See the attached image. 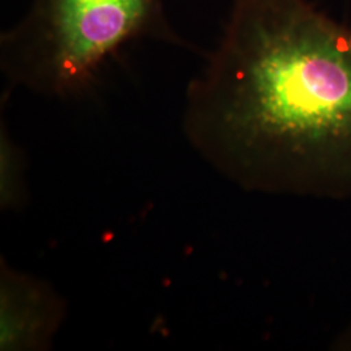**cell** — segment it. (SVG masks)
<instances>
[{
    "instance_id": "6da1fadb",
    "label": "cell",
    "mask_w": 351,
    "mask_h": 351,
    "mask_svg": "<svg viewBox=\"0 0 351 351\" xmlns=\"http://www.w3.org/2000/svg\"><path fill=\"white\" fill-rule=\"evenodd\" d=\"M184 130L246 191L351 201V26L310 0H233Z\"/></svg>"
},
{
    "instance_id": "7a4b0ae2",
    "label": "cell",
    "mask_w": 351,
    "mask_h": 351,
    "mask_svg": "<svg viewBox=\"0 0 351 351\" xmlns=\"http://www.w3.org/2000/svg\"><path fill=\"white\" fill-rule=\"evenodd\" d=\"M146 38L186 46L169 24L164 0H33L1 33L0 65L14 88L78 97L116 53Z\"/></svg>"
},
{
    "instance_id": "3957f363",
    "label": "cell",
    "mask_w": 351,
    "mask_h": 351,
    "mask_svg": "<svg viewBox=\"0 0 351 351\" xmlns=\"http://www.w3.org/2000/svg\"><path fill=\"white\" fill-rule=\"evenodd\" d=\"M59 317V304L47 288L25 276L3 275L1 349H33L46 343Z\"/></svg>"
}]
</instances>
